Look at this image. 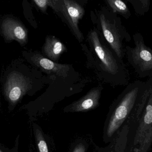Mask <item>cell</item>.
I'll return each mask as SVG.
<instances>
[{
	"instance_id": "1",
	"label": "cell",
	"mask_w": 152,
	"mask_h": 152,
	"mask_svg": "<svg viewBox=\"0 0 152 152\" xmlns=\"http://www.w3.org/2000/svg\"><path fill=\"white\" fill-rule=\"evenodd\" d=\"M145 87V82L140 80L134 81L127 86L105 126V134L108 137H111L121 126L139 101Z\"/></svg>"
},
{
	"instance_id": "2",
	"label": "cell",
	"mask_w": 152,
	"mask_h": 152,
	"mask_svg": "<svg viewBox=\"0 0 152 152\" xmlns=\"http://www.w3.org/2000/svg\"><path fill=\"white\" fill-rule=\"evenodd\" d=\"M134 47L126 46L125 51L128 61L141 78L152 76V50L145 45L142 35H133Z\"/></svg>"
},
{
	"instance_id": "3",
	"label": "cell",
	"mask_w": 152,
	"mask_h": 152,
	"mask_svg": "<svg viewBox=\"0 0 152 152\" xmlns=\"http://www.w3.org/2000/svg\"><path fill=\"white\" fill-rule=\"evenodd\" d=\"M147 81L150 92L144 112L136 133L132 152H147L152 143V76Z\"/></svg>"
},
{
	"instance_id": "4",
	"label": "cell",
	"mask_w": 152,
	"mask_h": 152,
	"mask_svg": "<svg viewBox=\"0 0 152 152\" xmlns=\"http://www.w3.org/2000/svg\"><path fill=\"white\" fill-rule=\"evenodd\" d=\"M100 22L103 33L116 55L121 59L125 51L123 49V41L130 42L131 37L127 31L121 25L120 19L114 18L113 22L106 18L103 14L100 15Z\"/></svg>"
},
{
	"instance_id": "5",
	"label": "cell",
	"mask_w": 152,
	"mask_h": 152,
	"mask_svg": "<svg viewBox=\"0 0 152 152\" xmlns=\"http://www.w3.org/2000/svg\"><path fill=\"white\" fill-rule=\"evenodd\" d=\"M89 37L95 51L106 71L113 76H119L127 84L129 75L124 64L118 59V57H115L110 50L102 44L96 31L91 32Z\"/></svg>"
},
{
	"instance_id": "6",
	"label": "cell",
	"mask_w": 152,
	"mask_h": 152,
	"mask_svg": "<svg viewBox=\"0 0 152 152\" xmlns=\"http://www.w3.org/2000/svg\"><path fill=\"white\" fill-rule=\"evenodd\" d=\"M58 11L62 12L79 42H82L84 37L79 28L78 23L85 13L84 8L75 1H59Z\"/></svg>"
},
{
	"instance_id": "7",
	"label": "cell",
	"mask_w": 152,
	"mask_h": 152,
	"mask_svg": "<svg viewBox=\"0 0 152 152\" xmlns=\"http://www.w3.org/2000/svg\"><path fill=\"white\" fill-rule=\"evenodd\" d=\"M30 83L18 73L10 75L4 87V94L11 105H15L29 90Z\"/></svg>"
},
{
	"instance_id": "8",
	"label": "cell",
	"mask_w": 152,
	"mask_h": 152,
	"mask_svg": "<svg viewBox=\"0 0 152 152\" xmlns=\"http://www.w3.org/2000/svg\"><path fill=\"white\" fill-rule=\"evenodd\" d=\"M4 35L8 40H16L20 44L25 45L27 42V31L25 27L18 21L7 18L2 24Z\"/></svg>"
},
{
	"instance_id": "9",
	"label": "cell",
	"mask_w": 152,
	"mask_h": 152,
	"mask_svg": "<svg viewBox=\"0 0 152 152\" xmlns=\"http://www.w3.org/2000/svg\"><path fill=\"white\" fill-rule=\"evenodd\" d=\"M31 60L37 66L48 74L53 73L63 78L68 76L70 66L67 64L56 63L38 54H34Z\"/></svg>"
},
{
	"instance_id": "10",
	"label": "cell",
	"mask_w": 152,
	"mask_h": 152,
	"mask_svg": "<svg viewBox=\"0 0 152 152\" xmlns=\"http://www.w3.org/2000/svg\"><path fill=\"white\" fill-rule=\"evenodd\" d=\"M101 91V87L93 88L85 96L75 103L71 107V109L75 112H79L94 109L98 104Z\"/></svg>"
},
{
	"instance_id": "11",
	"label": "cell",
	"mask_w": 152,
	"mask_h": 152,
	"mask_svg": "<svg viewBox=\"0 0 152 152\" xmlns=\"http://www.w3.org/2000/svg\"><path fill=\"white\" fill-rule=\"evenodd\" d=\"M44 52L52 61L58 59L60 56L66 51V47L59 40L53 36H47L43 47Z\"/></svg>"
},
{
	"instance_id": "12",
	"label": "cell",
	"mask_w": 152,
	"mask_h": 152,
	"mask_svg": "<svg viewBox=\"0 0 152 152\" xmlns=\"http://www.w3.org/2000/svg\"><path fill=\"white\" fill-rule=\"evenodd\" d=\"M107 3L114 13H118L125 18L129 19L131 16V12L127 4L121 0H107Z\"/></svg>"
},
{
	"instance_id": "13",
	"label": "cell",
	"mask_w": 152,
	"mask_h": 152,
	"mask_svg": "<svg viewBox=\"0 0 152 152\" xmlns=\"http://www.w3.org/2000/svg\"><path fill=\"white\" fill-rule=\"evenodd\" d=\"M128 1L133 5L137 15H144L149 11L151 5L150 0H128Z\"/></svg>"
},
{
	"instance_id": "14",
	"label": "cell",
	"mask_w": 152,
	"mask_h": 152,
	"mask_svg": "<svg viewBox=\"0 0 152 152\" xmlns=\"http://www.w3.org/2000/svg\"><path fill=\"white\" fill-rule=\"evenodd\" d=\"M58 1L51 0H34L33 1L43 12L45 13L49 6L52 8L55 11L58 12Z\"/></svg>"
},
{
	"instance_id": "15",
	"label": "cell",
	"mask_w": 152,
	"mask_h": 152,
	"mask_svg": "<svg viewBox=\"0 0 152 152\" xmlns=\"http://www.w3.org/2000/svg\"><path fill=\"white\" fill-rule=\"evenodd\" d=\"M35 135L39 152H49L48 146L42 132L37 128L34 127Z\"/></svg>"
},
{
	"instance_id": "16",
	"label": "cell",
	"mask_w": 152,
	"mask_h": 152,
	"mask_svg": "<svg viewBox=\"0 0 152 152\" xmlns=\"http://www.w3.org/2000/svg\"><path fill=\"white\" fill-rule=\"evenodd\" d=\"M85 147L83 145L79 144L77 145L73 152H85Z\"/></svg>"
},
{
	"instance_id": "17",
	"label": "cell",
	"mask_w": 152,
	"mask_h": 152,
	"mask_svg": "<svg viewBox=\"0 0 152 152\" xmlns=\"http://www.w3.org/2000/svg\"><path fill=\"white\" fill-rule=\"evenodd\" d=\"M0 152H4L3 151H2L1 150V149H0Z\"/></svg>"
}]
</instances>
